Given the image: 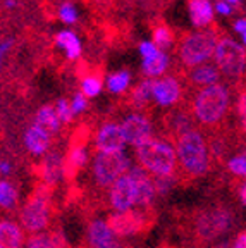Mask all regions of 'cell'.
<instances>
[{
  "instance_id": "obj_6",
  "label": "cell",
  "mask_w": 246,
  "mask_h": 248,
  "mask_svg": "<svg viewBox=\"0 0 246 248\" xmlns=\"http://www.w3.org/2000/svg\"><path fill=\"white\" fill-rule=\"evenodd\" d=\"M133 166V160L126 152L117 154H98L95 152L92 160V172L96 186L110 188L121 176H124Z\"/></svg>"
},
{
  "instance_id": "obj_39",
  "label": "cell",
  "mask_w": 246,
  "mask_h": 248,
  "mask_svg": "<svg viewBox=\"0 0 246 248\" xmlns=\"http://www.w3.org/2000/svg\"><path fill=\"white\" fill-rule=\"evenodd\" d=\"M176 183V178H158L155 179V188H157V195H166Z\"/></svg>"
},
{
  "instance_id": "obj_9",
  "label": "cell",
  "mask_w": 246,
  "mask_h": 248,
  "mask_svg": "<svg viewBox=\"0 0 246 248\" xmlns=\"http://www.w3.org/2000/svg\"><path fill=\"white\" fill-rule=\"evenodd\" d=\"M184 97V86L181 78L177 74H166V76L152 79V102L160 108L176 107Z\"/></svg>"
},
{
  "instance_id": "obj_5",
  "label": "cell",
  "mask_w": 246,
  "mask_h": 248,
  "mask_svg": "<svg viewBox=\"0 0 246 248\" xmlns=\"http://www.w3.org/2000/svg\"><path fill=\"white\" fill-rule=\"evenodd\" d=\"M212 62L215 64L222 76L229 78V79H238L245 74V45H241L238 40L231 38V36H219Z\"/></svg>"
},
{
  "instance_id": "obj_7",
  "label": "cell",
  "mask_w": 246,
  "mask_h": 248,
  "mask_svg": "<svg viewBox=\"0 0 246 248\" xmlns=\"http://www.w3.org/2000/svg\"><path fill=\"white\" fill-rule=\"evenodd\" d=\"M50 186L45 185V190H36L35 195L24 203L21 210V228L31 234L43 232L50 222Z\"/></svg>"
},
{
  "instance_id": "obj_37",
  "label": "cell",
  "mask_w": 246,
  "mask_h": 248,
  "mask_svg": "<svg viewBox=\"0 0 246 248\" xmlns=\"http://www.w3.org/2000/svg\"><path fill=\"white\" fill-rule=\"evenodd\" d=\"M232 33L239 38V43L245 45L246 43V19L243 16L241 17H236V19L232 21Z\"/></svg>"
},
{
  "instance_id": "obj_35",
  "label": "cell",
  "mask_w": 246,
  "mask_h": 248,
  "mask_svg": "<svg viewBox=\"0 0 246 248\" xmlns=\"http://www.w3.org/2000/svg\"><path fill=\"white\" fill-rule=\"evenodd\" d=\"M69 105H71V110H73L74 117L81 116V114H85L86 110L90 108V100L83 95V93H74L73 98L69 100Z\"/></svg>"
},
{
  "instance_id": "obj_31",
  "label": "cell",
  "mask_w": 246,
  "mask_h": 248,
  "mask_svg": "<svg viewBox=\"0 0 246 248\" xmlns=\"http://www.w3.org/2000/svg\"><path fill=\"white\" fill-rule=\"evenodd\" d=\"M17 190L12 183H9L7 179H0V207L2 209H14L17 203Z\"/></svg>"
},
{
  "instance_id": "obj_3",
  "label": "cell",
  "mask_w": 246,
  "mask_h": 248,
  "mask_svg": "<svg viewBox=\"0 0 246 248\" xmlns=\"http://www.w3.org/2000/svg\"><path fill=\"white\" fill-rule=\"evenodd\" d=\"M136 164L154 179L172 178L177 169V157L174 143L167 138L154 136L146 143L135 148Z\"/></svg>"
},
{
  "instance_id": "obj_19",
  "label": "cell",
  "mask_w": 246,
  "mask_h": 248,
  "mask_svg": "<svg viewBox=\"0 0 246 248\" xmlns=\"http://www.w3.org/2000/svg\"><path fill=\"white\" fill-rule=\"evenodd\" d=\"M52 145V136L46 131H43L42 128H38L36 124L28 126L26 133H24V147L35 157H42L46 155L50 150Z\"/></svg>"
},
{
  "instance_id": "obj_22",
  "label": "cell",
  "mask_w": 246,
  "mask_h": 248,
  "mask_svg": "<svg viewBox=\"0 0 246 248\" xmlns=\"http://www.w3.org/2000/svg\"><path fill=\"white\" fill-rule=\"evenodd\" d=\"M131 85H133V73L129 69L114 71L108 74L107 79H104V88H107V92L116 97L129 92Z\"/></svg>"
},
{
  "instance_id": "obj_23",
  "label": "cell",
  "mask_w": 246,
  "mask_h": 248,
  "mask_svg": "<svg viewBox=\"0 0 246 248\" xmlns=\"http://www.w3.org/2000/svg\"><path fill=\"white\" fill-rule=\"evenodd\" d=\"M23 228L12 221L0 222V248H23Z\"/></svg>"
},
{
  "instance_id": "obj_20",
  "label": "cell",
  "mask_w": 246,
  "mask_h": 248,
  "mask_svg": "<svg viewBox=\"0 0 246 248\" xmlns=\"http://www.w3.org/2000/svg\"><path fill=\"white\" fill-rule=\"evenodd\" d=\"M188 78L189 85L196 86V88H205V86H212L220 83L222 79V74L217 69V66L214 62H207V64H201V66H196L188 69Z\"/></svg>"
},
{
  "instance_id": "obj_27",
  "label": "cell",
  "mask_w": 246,
  "mask_h": 248,
  "mask_svg": "<svg viewBox=\"0 0 246 248\" xmlns=\"http://www.w3.org/2000/svg\"><path fill=\"white\" fill-rule=\"evenodd\" d=\"M152 102V79H141L129 93V104L135 108H145Z\"/></svg>"
},
{
  "instance_id": "obj_42",
  "label": "cell",
  "mask_w": 246,
  "mask_h": 248,
  "mask_svg": "<svg viewBox=\"0 0 246 248\" xmlns=\"http://www.w3.org/2000/svg\"><path fill=\"white\" fill-rule=\"evenodd\" d=\"M12 172V164L9 160H0V174L4 176H9Z\"/></svg>"
},
{
  "instance_id": "obj_4",
  "label": "cell",
  "mask_w": 246,
  "mask_h": 248,
  "mask_svg": "<svg viewBox=\"0 0 246 248\" xmlns=\"http://www.w3.org/2000/svg\"><path fill=\"white\" fill-rule=\"evenodd\" d=\"M219 40L215 30H195L177 43V59L186 69L212 62L215 43Z\"/></svg>"
},
{
  "instance_id": "obj_44",
  "label": "cell",
  "mask_w": 246,
  "mask_h": 248,
  "mask_svg": "<svg viewBox=\"0 0 246 248\" xmlns=\"http://www.w3.org/2000/svg\"><path fill=\"white\" fill-rule=\"evenodd\" d=\"M17 5H19L17 0H4V7L7 11H14V9H17Z\"/></svg>"
},
{
  "instance_id": "obj_41",
  "label": "cell",
  "mask_w": 246,
  "mask_h": 248,
  "mask_svg": "<svg viewBox=\"0 0 246 248\" xmlns=\"http://www.w3.org/2000/svg\"><path fill=\"white\" fill-rule=\"evenodd\" d=\"M231 248H246V232L245 231H241L238 236L234 238Z\"/></svg>"
},
{
  "instance_id": "obj_13",
  "label": "cell",
  "mask_w": 246,
  "mask_h": 248,
  "mask_svg": "<svg viewBox=\"0 0 246 248\" xmlns=\"http://www.w3.org/2000/svg\"><path fill=\"white\" fill-rule=\"evenodd\" d=\"M231 224H232L231 214L222 209H214V210H208L205 216L200 217V221H198V232H200L205 240H212V238L226 232L227 229L231 228Z\"/></svg>"
},
{
  "instance_id": "obj_40",
  "label": "cell",
  "mask_w": 246,
  "mask_h": 248,
  "mask_svg": "<svg viewBox=\"0 0 246 248\" xmlns=\"http://www.w3.org/2000/svg\"><path fill=\"white\" fill-rule=\"evenodd\" d=\"M12 46H14V40L12 38H5L0 42V73H2V69H4L5 57H7V54L11 52Z\"/></svg>"
},
{
  "instance_id": "obj_12",
  "label": "cell",
  "mask_w": 246,
  "mask_h": 248,
  "mask_svg": "<svg viewBox=\"0 0 246 248\" xmlns=\"http://www.w3.org/2000/svg\"><path fill=\"white\" fill-rule=\"evenodd\" d=\"M146 216L145 210L141 209H133L127 212H114L107 219V224L110 228V231L114 232V236H133L141 232V229L145 228Z\"/></svg>"
},
{
  "instance_id": "obj_25",
  "label": "cell",
  "mask_w": 246,
  "mask_h": 248,
  "mask_svg": "<svg viewBox=\"0 0 246 248\" xmlns=\"http://www.w3.org/2000/svg\"><path fill=\"white\" fill-rule=\"evenodd\" d=\"M26 248H67L61 232H36L31 234L26 241Z\"/></svg>"
},
{
  "instance_id": "obj_46",
  "label": "cell",
  "mask_w": 246,
  "mask_h": 248,
  "mask_svg": "<svg viewBox=\"0 0 246 248\" xmlns=\"http://www.w3.org/2000/svg\"><path fill=\"white\" fill-rule=\"evenodd\" d=\"M224 2H227V4H231L232 7H236V5H239L243 2V0H224Z\"/></svg>"
},
{
  "instance_id": "obj_17",
  "label": "cell",
  "mask_w": 246,
  "mask_h": 248,
  "mask_svg": "<svg viewBox=\"0 0 246 248\" xmlns=\"http://www.w3.org/2000/svg\"><path fill=\"white\" fill-rule=\"evenodd\" d=\"M88 243L90 248H124L104 219H96V221L90 222Z\"/></svg>"
},
{
  "instance_id": "obj_15",
  "label": "cell",
  "mask_w": 246,
  "mask_h": 248,
  "mask_svg": "<svg viewBox=\"0 0 246 248\" xmlns=\"http://www.w3.org/2000/svg\"><path fill=\"white\" fill-rule=\"evenodd\" d=\"M188 16L195 30H210L215 23L212 0H188Z\"/></svg>"
},
{
  "instance_id": "obj_32",
  "label": "cell",
  "mask_w": 246,
  "mask_h": 248,
  "mask_svg": "<svg viewBox=\"0 0 246 248\" xmlns=\"http://www.w3.org/2000/svg\"><path fill=\"white\" fill-rule=\"evenodd\" d=\"M169 126L172 128V131L176 136L188 131V129L195 128V126H193V119L189 117L188 112H184V110H177V112H174L169 119Z\"/></svg>"
},
{
  "instance_id": "obj_36",
  "label": "cell",
  "mask_w": 246,
  "mask_h": 248,
  "mask_svg": "<svg viewBox=\"0 0 246 248\" xmlns=\"http://www.w3.org/2000/svg\"><path fill=\"white\" fill-rule=\"evenodd\" d=\"M158 52L160 50L155 46V43L152 42V40H141V42L138 43V54H139V57H141V61L143 59L154 57V55H157Z\"/></svg>"
},
{
  "instance_id": "obj_11",
  "label": "cell",
  "mask_w": 246,
  "mask_h": 248,
  "mask_svg": "<svg viewBox=\"0 0 246 248\" xmlns=\"http://www.w3.org/2000/svg\"><path fill=\"white\" fill-rule=\"evenodd\" d=\"M93 145L98 154H117L126 152V141H124L123 131L117 121H105L100 128L96 129Z\"/></svg>"
},
{
  "instance_id": "obj_30",
  "label": "cell",
  "mask_w": 246,
  "mask_h": 248,
  "mask_svg": "<svg viewBox=\"0 0 246 248\" xmlns=\"http://www.w3.org/2000/svg\"><path fill=\"white\" fill-rule=\"evenodd\" d=\"M57 17L65 26H74L79 21V9L71 0H64L57 7Z\"/></svg>"
},
{
  "instance_id": "obj_47",
  "label": "cell",
  "mask_w": 246,
  "mask_h": 248,
  "mask_svg": "<svg viewBox=\"0 0 246 248\" xmlns=\"http://www.w3.org/2000/svg\"><path fill=\"white\" fill-rule=\"evenodd\" d=\"M220 248H224V247H220Z\"/></svg>"
},
{
  "instance_id": "obj_24",
  "label": "cell",
  "mask_w": 246,
  "mask_h": 248,
  "mask_svg": "<svg viewBox=\"0 0 246 248\" xmlns=\"http://www.w3.org/2000/svg\"><path fill=\"white\" fill-rule=\"evenodd\" d=\"M38 128H42L43 131H46L50 136L57 135L61 131V121H59L57 114H55L54 105L45 104L36 110L35 114V123Z\"/></svg>"
},
{
  "instance_id": "obj_16",
  "label": "cell",
  "mask_w": 246,
  "mask_h": 248,
  "mask_svg": "<svg viewBox=\"0 0 246 248\" xmlns=\"http://www.w3.org/2000/svg\"><path fill=\"white\" fill-rule=\"evenodd\" d=\"M54 43L64 54L65 61L74 62L83 55V42H81L79 35L71 28H64V30L57 31L54 36Z\"/></svg>"
},
{
  "instance_id": "obj_8",
  "label": "cell",
  "mask_w": 246,
  "mask_h": 248,
  "mask_svg": "<svg viewBox=\"0 0 246 248\" xmlns=\"http://www.w3.org/2000/svg\"><path fill=\"white\" fill-rule=\"evenodd\" d=\"M119 126L126 145H131L133 148L146 143L148 140L155 136V126L152 119L139 110H133V112L126 114L119 123Z\"/></svg>"
},
{
  "instance_id": "obj_28",
  "label": "cell",
  "mask_w": 246,
  "mask_h": 248,
  "mask_svg": "<svg viewBox=\"0 0 246 248\" xmlns=\"http://www.w3.org/2000/svg\"><path fill=\"white\" fill-rule=\"evenodd\" d=\"M152 42L155 43L158 50L169 52L174 45H176V33L172 31V28L167 24H158L152 31Z\"/></svg>"
},
{
  "instance_id": "obj_2",
  "label": "cell",
  "mask_w": 246,
  "mask_h": 248,
  "mask_svg": "<svg viewBox=\"0 0 246 248\" xmlns=\"http://www.w3.org/2000/svg\"><path fill=\"white\" fill-rule=\"evenodd\" d=\"M174 148H176L177 167H181L184 174L191 178H201L208 172L212 154L207 138L198 128H191L177 135Z\"/></svg>"
},
{
  "instance_id": "obj_34",
  "label": "cell",
  "mask_w": 246,
  "mask_h": 248,
  "mask_svg": "<svg viewBox=\"0 0 246 248\" xmlns=\"http://www.w3.org/2000/svg\"><path fill=\"white\" fill-rule=\"evenodd\" d=\"M55 108V114H57L59 121L61 124H71L74 121V114L71 110V105H69V100L67 98H59L54 105Z\"/></svg>"
},
{
  "instance_id": "obj_33",
  "label": "cell",
  "mask_w": 246,
  "mask_h": 248,
  "mask_svg": "<svg viewBox=\"0 0 246 248\" xmlns=\"http://www.w3.org/2000/svg\"><path fill=\"white\" fill-rule=\"evenodd\" d=\"M227 170L236 178H245L246 176V155L245 152L232 155L231 159L227 160Z\"/></svg>"
},
{
  "instance_id": "obj_10",
  "label": "cell",
  "mask_w": 246,
  "mask_h": 248,
  "mask_svg": "<svg viewBox=\"0 0 246 248\" xmlns=\"http://www.w3.org/2000/svg\"><path fill=\"white\" fill-rule=\"evenodd\" d=\"M108 203L114 212H127L138 207V191H136L135 179L131 178L129 172L121 176L108 188Z\"/></svg>"
},
{
  "instance_id": "obj_38",
  "label": "cell",
  "mask_w": 246,
  "mask_h": 248,
  "mask_svg": "<svg viewBox=\"0 0 246 248\" xmlns=\"http://www.w3.org/2000/svg\"><path fill=\"white\" fill-rule=\"evenodd\" d=\"M214 12H215V16H220V17H231L234 14V7L231 4L224 2V0H215L214 2Z\"/></svg>"
},
{
  "instance_id": "obj_43",
  "label": "cell",
  "mask_w": 246,
  "mask_h": 248,
  "mask_svg": "<svg viewBox=\"0 0 246 248\" xmlns=\"http://www.w3.org/2000/svg\"><path fill=\"white\" fill-rule=\"evenodd\" d=\"M238 112H239V116H241V119L245 121V116H246V97H245V93H241V95H239Z\"/></svg>"
},
{
  "instance_id": "obj_26",
  "label": "cell",
  "mask_w": 246,
  "mask_h": 248,
  "mask_svg": "<svg viewBox=\"0 0 246 248\" xmlns=\"http://www.w3.org/2000/svg\"><path fill=\"white\" fill-rule=\"evenodd\" d=\"M42 178L46 186H54L55 183H59L64 178V167H62V159L59 155H46L45 164H43Z\"/></svg>"
},
{
  "instance_id": "obj_14",
  "label": "cell",
  "mask_w": 246,
  "mask_h": 248,
  "mask_svg": "<svg viewBox=\"0 0 246 248\" xmlns=\"http://www.w3.org/2000/svg\"><path fill=\"white\" fill-rule=\"evenodd\" d=\"M127 172L131 174V178L135 179L136 191H138V207L136 209H141V210L150 209L152 203L155 202V198L158 197L157 188H155V179L150 174H146L138 164H133Z\"/></svg>"
},
{
  "instance_id": "obj_45",
  "label": "cell",
  "mask_w": 246,
  "mask_h": 248,
  "mask_svg": "<svg viewBox=\"0 0 246 248\" xmlns=\"http://www.w3.org/2000/svg\"><path fill=\"white\" fill-rule=\"evenodd\" d=\"M239 202H241V205H246V186H245V183L239 186Z\"/></svg>"
},
{
  "instance_id": "obj_18",
  "label": "cell",
  "mask_w": 246,
  "mask_h": 248,
  "mask_svg": "<svg viewBox=\"0 0 246 248\" xmlns=\"http://www.w3.org/2000/svg\"><path fill=\"white\" fill-rule=\"evenodd\" d=\"M90 162V152L86 147V141H74L71 145V150L65 159H62V167H64V178H73L85 169L86 164Z\"/></svg>"
},
{
  "instance_id": "obj_21",
  "label": "cell",
  "mask_w": 246,
  "mask_h": 248,
  "mask_svg": "<svg viewBox=\"0 0 246 248\" xmlns=\"http://www.w3.org/2000/svg\"><path fill=\"white\" fill-rule=\"evenodd\" d=\"M172 66V57L169 52H158L157 55L150 59H143L139 71L143 74V79H157V78L166 76Z\"/></svg>"
},
{
  "instance_id": "obj_29",
  "label": "cell",
  "mask_w": 246,
  "mask_h": 248,
  "mask_svg": "<svg viewBox=\"0 0 246 248\" xmlns=\"http://www.w3.org/2000/svg\"><path fill=\"white\" fill-rule=\"evenodd\" d=\"M104 92V78L100 74L88 73L81 78L79 81V93H83L86 98H96Z\"/></svg>"
},
{
  "instance_id": "obj_1",
  "label": "cell",
  "mask_w": 246,
  "mask_h": 248,
  "mask_svg": "<svg viewBox=\"0 0 246 248\" xmlns=\"http://www.w3.org/2000/svg\"><path fill=\"white\" fill-rule=\"evenodd\" d=\"M232 104L231 86L226 83L198 88L193 95L191 112L200 126L214 128L224 121Z\"/></svg>"
}]
</instances>
